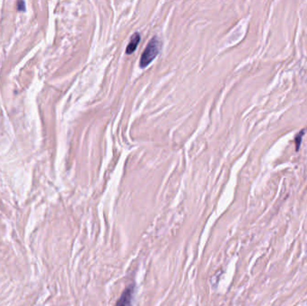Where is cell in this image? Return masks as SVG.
Instances as JSON below:
<instances>
[{
  "mask_svg": "<svg viewBox=\"0 0 307 306\" xmlns=\"http://www.w3.org/2000/svg\"><path fill=\"white\" fill-rule=\"evenodd\" d=\"M161 49V42L157 37H154L148 43L147 48L144 50L140 59L139 65L142 68L148 67V65L153 61L155 57L159 54Z\"/></svg>",
  "mask_w": 307,
  "mask_h": 306,
  "instance_id": "6da1fadb",
  "label": "cell"
},
{
  "mask_svg": "<svg viewBox=\"0 0 307 306\" xmlns=\"http://www.w3.org/2000/svg\"><path fill=\"white\" fill-rule=\"evenodd\" d=\"M134 294H135V288L134 286L131 285L123 291L121 297L119 298V300L117 301L115 306H133Z\"/></svg>",
  "mask_w": 307,
  "mask_h": 306,
  "instance_id": "7a4b0ae2",
  "label": "cell"
},
{
  "mask_svg": "<svg viewBox=\"0 0 307 306\" xmlns=\"http://www.w3.org/2000/svg\"><path fill=\"white\" fill-rule=\"evenodd\" d=\"M306 129L302 130V131H300V132H299V133H298L297 135L295 136V147H296V151H298V149H299V147H300V145H301L302 138H303V136H304V134H305V132H306Z\"/></svg>",
  "mask_w": 307,
  "mask_h": 306,
  "instance_id": "277c9868",
  "label": "cell"
},
{
  "mask_svg": "<svg viewBox=\"0 0 307 306\" xmlns=\"http://www.w3.org/2000/svg\"><path fill=\"white\" fill-rule=\"evenodd\" d=\"M140 34L138 32H135L132 37L130 38V41H129V44L127 46V49H126V53L127 54H131L135 51L136 49L138 48V43L140 42Z\"/></svg>",
  "mask_w": 307,
  "mask_h": 306,
  "instance_id": "3957f363",
  "label": "cell"
}]
</instances>
